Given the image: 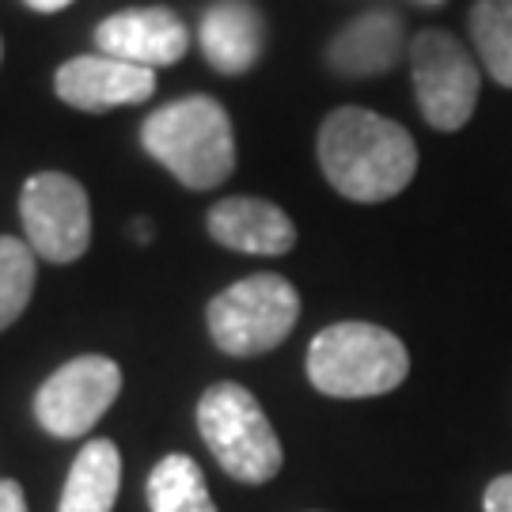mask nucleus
Instances as JSON below:
<instances>
[{
    "instance_id": "nucleus-1",
    "label": "nucleus",
    "mask_w": 512,
    "mask_h": 512,
    "mask_svg": "<svg viewBox=\"0 0 512 512\" xmlns=\"http://www.w3.org/2000/svg\"><path fill=\"white\" fill-rule=\"evenodd\" d=\"M315 152L327 183L361 205L399 198L418 175V145L410 129L365 107L330 110Z\"/></svg>"
},
{
    "instance_id": "nucleus-2",
    "label": "nucleus",
    "mask_w": 512,
    "mask_h": 512,
    "mask_svg": "<svg viewBox=\"0 0 512 512\" xmlns=\"http://www.w3.org/2000/svg\"><path fill=\"white\" fill-rule=\"evenodd\" d=\"M141 145L190 190H213L236 171L232 118L209 95H186L152 110L141 126Z\"/></svg>"
},
{
    "instance_id": "nucleus-3",
    "label": "nucleus",
    "mask_w": 512,
    "mask_h": 512,
    "mask_svg": "<svg viewBox=\"0 0 512 512\" xmlns=\"http://www.w3.org/2000/svg\"><path fill=\"white\" fill-rule=\"evenodd\" d=\"M410 376V353L376 323H334L308 349V380L330 399H376Z\"/></svg>"
},
{
    "instance_id": "nucleus-4",
    "label": "nucleus",
    "mask_w": 512,
    "mask_h": 512,
    "mask_svg": "<svg viewBox=\"0 0 512 512\" xmlns=\"http://www.w3.org/2000/svg\"><path fill=\"white\" fill-rule=\"evenodd\" d=\"M198 433L224 475L262 486L281 471L285 452L266 410L243 384H213L198 403Z\"/></svg>"
},
{
    "instance_id": "nucleus-5",
    "label": "nucleus",
    "mask_w": 512,
    "mask_h": 512,
    "mask_svg": "<svg viewBox=\"0 0 512 512\" xmlns=\"http://www.w3.org/2000/svg\"><path fill=\"white\" fill-rule=\"evenodd\" d=\"M300 319V293L281 274H251L217 293L205 308L209 338L228 357H258L277 349Z\"/></svg>"
},
{
    "instance_id": "nucleus-6",
    "label": "nucleus",
    "mask_w": 512,
    "mask_h": 512,
    "mask_svg": "<svg viewBox=\"0 0 512 512\" xmlns=\"http://www.w3.org/2000/svg\"><path fill=\"white\" fill-rule=\"evenodd\" d=\"M410 76L421 118L440 133H456L471 122L482 92L478 61L448 31H421L410 42Z\"/></svg>"
},
{
    "instance_id": "nucleus-7",
    "label": "nucleus",
    "mask_w": 512,
    "mask_h": 512,
    "mask_svg": "<svg viewBox=\"0 0 512 512\" xmlns=\"http://www.w3.org/2000/svg\"><path fill=\"white\" fill-rule=\"evenodd\" d=\"M19 220L27 243L38 258L65 266L88 251L92 243V202L88 190L73 175L61 171H38L23 186Z\"/></svg>"
},
{
    "instance_id": "nucleus-8",
    "label": "nucleus",
    "mask_w": 512,
    "mask_h": 512,
    "mask_svg": "<svg viewBox=\"0 0 512 512\" xmlns=\"http://www.w3.org/2000/svg\"><path fill=\"white\" fill-rule=\"evenodd\" d=\"M118 391H122V368L103 353H84L61 365L38 387L35 418L50 437H84L110 410Z\"/></svg>"
},
{
    "instance_id": "nucleus-9",
    "label": "nucleus",
    "mask_w": 512,
    "mask_h": 512,
    "mask_svg": "<svg viewBox=\"0 0 512 512\" xmlns=\"http://www.w3.org/2000/svg\"><path fill=\"white\" fill-rule=\"evenodd\" d=\"M54 92L69 107L88 110V114H103V110L114 107L148 103V95L156 92V73L107 54H84L65 61L57 69Z\"/></svg>"
},
{
    "instance_id": "nucleus-10",
    "label": "nucleus",
    "mask_w": 512,
    "mask_h": 512,
    "mask_svg": "<svg viewBox=\"0 0 512 512\" xmlns=\"http://www.w3.org/2000/svg\"><path fill=\"white\" fill-rule=\"evenodd\" d=\"M95 46L99 54L156 73L164 65L183 61L190 35H186V23L171 8H126L95 27Z\"/></svg>"
},
{
    "instance_id": "nucleus-11",
    "label": "nucleus",
    "mask_w": 512,
    "mask_h": 512,
    "mask_svg": "<svg viewBox=\"0 0 512 512\" xmlns=\"http://www.w3.org/2000/svg\"><path fill=\"white\" fill-rule=\"evenodd\" d=\"M406 50L403 16L391 8H372L365 16L349 19L327 46L330 73L365 80V76H384L399 65Z\"/></svg>"
},
{
    "instance_id": "nucleus-12",
    "label": "nucleus",
    "mask_w": 512,
    "mask_h": 512,
    "mask_svg": "<svg viewBox=\"0 0 512 512\" xmlns=\"http://www.w3.org/2000/svg\"><path fill=\"white\" fill-rule=\"evenodd\" d=\"M209 236L239 255H289L296 247V224L281 205L266 198H224L209 209Z\"/></svg>"
},
{
    "instance_id": "nucleus-13",
    "label": "nucleus",
    "mask_w": 512,
    "mask_h": 512,
    "mask_svg": "<svg viewBox=\"0 0 512 512\" xmlns=\"http://www.w3.org/2000/svg\"><path fill=\"white\" fill-rule=\"evenodd\" d=\"M202 50L224 76L255 69L266 50V19L251 0H217L202 16Z\"/></svg>"
},
{
    "instance_id": "nucleus-14",
    "label": "nucleus",
    "mask_w": 512,
    "mask_h": 512,
    "mask_svg": "<svg viewBox=\"0 0 512 512\" xmlns=\"http://www.w3.org/2000/svg\"><path fill=\"white\" fill-rule=\"evenodd\" d=\"M122 486V456L114 440H88L73 459L57 512H110Z\"/></svg>"
},
{
    "instance_id": "nucleus-15",
    "label": "nucleus",
    "mask_w": 512,
    "mask_h": 512,
    "mask_svg": "<svg viewBox=\"0 0 512 512\" xmlns=\"http://www.w3.org/2000/svg\"><path fill=\"white\" fill-rule=\"evenodd\" d=\"M148 509L152 512H217L202 467L190 456H164L148 475Z\"/></svg>"
},
{
    "instance_id": "nucleus-16",
    "label": "nucleus",
    "mask_w": 512,
    "mask_h": 512,
    "mask_svg": "<svg viewBox=\"0 0 512 512\" xmlns=\"http://www.w3.org/2000/svg\"><path fill=\"white\" fill-rule=\"evenodd\" d=\"M467 31L490 80L512 92V0H475Z\"/></svg>"
},
{
    "instance_id": "nucleus-17",
    "label": "nucleus",
    "mask_w": 512,
    "mask_h": 512,
    "mask_svg": "<svg viewBox=\"0 0 512 512\" xmlns=\"http://www.w3.org/2000/svg\"><path fill=\"white\" fill-rule=\"evenodd\" d=\"M35 251L27 239L0 236V330L12 327L35 293Z\"/></svg>"
},
{
    "instance_id": "nucleus-18",
    "label": "nucleus",
    "mask_w": 512,
    "mask_h": 512,
    "mask_svg": "<svg viewBox=\"0 0 512 512\" xmlns=\"http://www.w3.org/2000/svg\"><path fill=\"white\" fill-rule=\"evenodd\" d=\"M486 512H512V475H501L486 486V497H482Z\"/></svg>"
},
{
    "instance_id": "nucleus-19",
    "label": "nucleus",
    "mask_w": 512,
    "mask_h": 512,
    "mask_svg": "<svg viewBox=\"0 0 512 512\" xmlns=\"http://www.w3.org/2000/svg\"><path fill=\"white\" fill-rule=\"evenodd\" d=\"M0 512H27V501H23V490L12 478H0Z\"/></svg>"
},
{
    "instance_id": "nucleus-20",
    "label": "nucleus",
    "mask_w": 512,
    "mask_h": 512,
    "mask_svg": "<svg viewBox=\"0 0 512 512\" xmlns=\"http://www.w3.org/2000/svg\"><path fill=\"white\" fill-rule=\"evenodd\" d=\"M27 8H35V12H61V8H69L73 0H23Z\"/></svg>"
},
{
    "instance_id": "nucleus-21",
    "label": "nucleus",
    "mask_w": 512,
    "mask_h": 512,
    "mask_svg": "<svg viewBox=\"0 0 512 512\" xmlns=\"http://www.w3.org/2000/svg\"><path fill=\"white\" fill-rule=\"evenodd\" d=\"M133 232H137V243H148V236H152V224L137 220V224H133Z\"/></svg>"
},
{
    "instance_id": "nucleus-22",
    "label": "nucleus",
    "mask_w": 512,
    "mask_h": 512,
    "mask_svg": "<svg viewBox=\"0 0 512 512\" xmlns=\"http://www.w3.org/2000/svg\"><path fill=\"white\" fill-rule=\"evenodd\" d=\"M425 4H444V0H425Z\"/></svg>"
},
{
    "instance_id": "nucleus-23",
    "label": "nucleus",
    "mask_w": 512,
    "mask_h": 512,
    "mask_svg": "<svg viewBox=\"0 0 512 512\" xmlns=\"http://www.w3.org/2000/svg\"><path fill=\"white\" fill-rule=\"evenodd\" d=\"M0 61H4V42H0Z\"/></svg>"
}]
</instances>
